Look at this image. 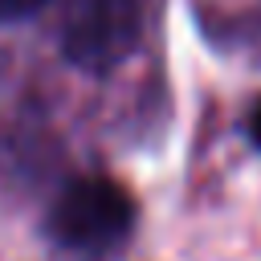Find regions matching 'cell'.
Here are the masks:
<instances>
[{
	"label": "cell",
	"mask_w": 261,
	"mask_h": 261,
	"mask_svg": "<svg viewBox=\"0 0 261 261\" xmlns=\"http://www.w3.org/2000/svg\"><path fill=\"white\" fill-rule=\"evenodd\" d=\"M135 196L118 179L77 175L53 192L45 212V237L77 261H102L114 249H122V241L135 228Z\"/></svg>",
	"instance_id": "6da1fadb"
},
{
	"label": "cell",
	"mask_w": 261,
	"mask_h": 261,
	"mask_svg": "<svg viewBox=\"0 0 261 261\" xmlns=\"http://www.w3.org/2000/svg\"><path fill=\"white\" fill-rule=\"evenodd\" d=\"M147 33V0H73L61 20V57L86 73L118 69Z\"/></svg>",
	"instance_id": "7a4b0ae2"
},
{
	"label": "cell",
	"mask_w": 261,
	"mask_h": 261,
	"mask_svg": "<svg viewBox=\"0 0 261 261\" xmlns=\"http://www.w3.org/2000/svg\"><path fill=\"white\" fill-rule=\"evenodd\" d=\"M61 163L57 135L37 114H4L0 118V188L33 192Z\"/></svg>",
	"instance_id": "3957f363"
},
{
	"label": "cell",
	"mask_w": 261,
	"mask_h": 261,
	"mask_svg": "<svg viewBox=\"0 0 261 261\" xmlns=\"http://www.w3.org/2000/svg\"><path fill=\"white\" fill-rule=\"evenodd\" d=\"M45 4L53 0H0V24H12V20H24L33 12H41Z\"/></svg>",
	"instance_id": "277c9868"
},
{
	"label": "cell",
	"mask_w": 261,
	"mask_h": 261,
	"mask_svg": "<svg viewBox=\"0 0 261 261\" xmlns=\"http://www.w3.org/2000/svg\"><path fill=\"white\" fill-rule=\"evenodd\" d=\"M249 139H253V147H261V98L253 102V110H249Z\"/></svg>",
	"instance_id": "5b68a950"
}]
</instances>
